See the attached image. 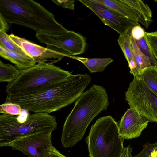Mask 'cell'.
Here are the masks:
<instances>
[{"label":"cell","mask_w":157,"mask_h":157,"mask_svg":"<svg viewBox=\"0 0 157 157\" xmlns=\"http://www.w3.org/2000/svg\"><path fill=\"white\" fill-rule=\"evenodd\" d=\"M91 79V76L86 73L71 74L66 80L35 94L23 96L7 95L5 102L18 104L28 111L49 114L78 99Z\"/></svg>","instance_id":"cell-1"},{"label":"cell","mask_w":157,"mask_h":157,"mask_svg":"<svg viewBox=\"0 0 157 157\" xmlns=\"http://www.w3.org/2000/svg\"><path fill=\"white\" fill-rule=\"evenodd\" d=\"M109 104L108 95L103 87L94 85L84 92L67 116L62 128L61 141L65 148L73 147L83 139L93 119Z\"/></svg>","instance_id":"cell-2"},{"label":"cell","mask_w":157,"mask_h":157,"mask_svg":"<svg viewBox=\"0 0 157 157\" xmlns=\"http://www.w3.org/2000/svg\"><path fill=\"white\" fill-rule=\"evenodd\" d=\"M0 14L8 24L29 28L36 33L60 34L68 31L53 14L32 0H0Z\"/></svg>","instance_id":"cell-3"},{"label":"cell","mask_w":157,"mask_h":157,"mask_svg":"<svg viewBox=\"0 0 157 157\" xmlns=\"http://www.w3.org/2000/svg\"><path fill=\"white\" fill-rule=\"evenodd\" d=\"M71 74L53 64H37L21 71L18 77L6 86L7 95L35 94L67 79Z\"/></svg>","instance_id":"cell-4"},{"label":"cell","mask_w":157,"mask_h":157,"mask_svg":"<svg viewBox=\"0 0 157 157\" xmlns=\"http://www.w3.org/2000/svg\"><path fill=\"white\" fill-rule=\"evenodd\" d=\"M118 124L111 116L97 119L86 138L90 157H120L124 147Z\"/></svg>","instance_id":"cell-5"},{"label":"cell","mask_w":157,"mask_h":157,"mask_svg":"<svg viewBox=\"0 0 157 157\" xmlns=\"http://www.w3.org/2000/svg\"><path fill=\"white\" fill-rule=\"evenodd\" d=\"M55 117L45 113H34L28 116L24 123L17 116L5 114L0 115V146L11 147L15 140L25 136L43 132H52L57 128Z\"/></svg>","instance_id":"cell-6"},{"label":"cell","mask_w":157,"mask_h":157,"mask_svg":"<svg viewBox=\"0 0 157 157\" xmlns=\"http://www.w3.org/2000/svg\"><path fill=\"white\" fill-rule=\"evenodd\" d=\"M130 108L157 123V95L138 77H134L125 93Z\"/></svg>","instance_id":"cell-7"},{"label":"cell","mask_w":157,"mask_h":157,"mask_svg":"<svg viewBox=\"0 0 157 157\" xmlns=\"http://www.w3.org/2000/svg\"><path fill=\"white\" fill-rule=\"evenodd\" d=\"M39 41L45 44L46 48L63 54L66 56L83 53L86 42L84 37L73 31L60 34L36 33Z\"/></svg>","instance_id":"cell-8"},{"label":"cell","mask_w":157,"mask_h":157,"mask_svg":"<svg viewBox=\"0 0 157 157\" xmlns=\"http://www.w3.org/2000/svg\"><path fill=\"white\" fill-rule=\"evenodd\" d=\"M90 9L105 25L115 30L120 35L125 34L138 24L124 17L97 0L79 1Z\"/></svg>","instance_id":"cell-9"},{"label":"cell","mask_w":157,"mask_h":157,"mask_svg":"<svg viewBox=\"0 0 157 157\" xmlns=\"http://www.w3.org/2000/svg\"><path fill=\"white\" fill-rule=\"evenodd\" d=\"M52 132H43L24 136L15 141L11 147L30 157H50L53 147Z\"/></svg>","instance_id":"cell-10"},{"label":"cell","mask_w":157,"mask_h":157,"mask_svg":"<svg viewBox=\"0 0 157 157\" xmlns=\"http://www.w3.org/2000/svg\"><path fill=\"white\" fill-rule=\"evenodd\" d=\"M9 35L12 40L27 56L32 58L38 64H53L66 56L63 54L39 45L13 34Z\"/></svg>","instance_id":"cell-11"},{"label":"cell","mask_w":157,"mask_h":157,"mask_svg":"<svg viewBox=\"0 0 157 157\" xmlns=\"http://www.w3.org/2000/svg\"><path fill=\"white\" fill-rule=\"evenodd\" d=\"M149 122L145 117L130 108L122 116L118 124L120 133L124 140L138 137Z\"/></svg>","instance_id":"cell-12"},{"label":"cell","mask_w":157,"mask_h":157,"mask_svg":"<svg viewBox=\"0 0 157 157\" xmlns=\"http://www.w3.org/2000/svg\"><path fill=\"white\" fill-rule=\"evenodd\" d=\"M0 56L14 64L21 71L36 65V62L31 57L9 51L0 44Z\"/></svg>","instance_id":"cell-13"},{"label":"cell","mask_w":157,"mask_h":157,"mask_svg":"<svg viewBox=\"0 0 157 157\" xmlns=\"http://www.w3.org/2000/svg\"><path fill=\"white\" fill-rule=\"evenodd\" d=\"M97 0L126 18L133 21L140 22V17L135 10L122 0Z\"/></svg>","instance_id":"cell-14"},{"label":"cell","mask_w":157,"mask_h":157,"mask_svg":"<svg viewBox=\"0 0 157 157\" xmlns=\"http://www.w3.org/2000/svg\"><path fill=\"white\" fill-rule=\"evenodd\" d=\"M131 7L138 15L140 22L147 29L152 21V11L148 6L140 0H122Z\"/></svg>","instance_id":"cell-15"},{"label":"cell","mask_w":157,"mask_h":157,"mask_svg":"<svg viewBox=\"0 0 157 157\" xmlns=\"http://www.w3.org/2000/svg\"><path fill=\"white\" fill-rule=\"evenodd\" d=\"M118 42L127 60L130 69V72L136 77V68L134 51L131 44L129 32L120 35Z\"/></svg>","instance_id":"cell-16"},{"label":"cell","mask_w":157,"mask_h":157,"mask_svg":"<svg viewBox=\"0 0 157 157\" xmlns=\"http://www.w3.org/2000/svg\"><path fill=\"white\" fill-rule=\"evenodd\" d=\"M82 62L91 73L103 72L107 66L113 60L111 58H75Z\"/></svg>","instance_id":"cell-17"},{"label":"cell","mask_w":157,"mask_h":157,"mask_svg":"<svg viewBox=\"0 0 157 157\" xmlns=\"http://www.w3.org/2000/svg\"><path fill=\"white\" fill-rule=\"evenodd\" d=\"M130 38L134 54L136 68V77H139L142 71L147 68L153 66L150 59L140 50L135 40L131 36L130 34Z\"/></svg>","instance_id":"cell-18"},{"label":"cell","mask_w":157,"mask_h":157,"mask_svg":"<svg viewBox=\"0 0 157 157\" xmlns=\"http://www.w3.org/2000/svg\"><path fill=\"white\" fill-rule=\"evenodd\" d=\"M138 77L157 95V66H151L144 69Z\"/></svg>","instance_id":"cell-19"},{"label":"cell","mask_w":157,"mask_h":157,"mask_svg":"<svg viewBox=\"0 0 157 157\" xmlns=\"http://www.w3.org/2000/svg\"><path fill=\"white\" fill-rule=\"evenodd\" d=\"M21 71L16 67L0 61V82L10 83L19 76Z\"/></svg>","instance_id":"cell-20"},{"label":"cell","mask_w":157,"mask_h":157,"mask_svg":"<svg viewBox=\"0 0 157 157\" xmlns=\"http://www.w3.org/2000/svg\"><path fill=\"white\" fill-rule=\"evenodd\" d=\"M0 44L7 50L23 55L27 56L24 51L3 31H0Z\"/></svg>","instance_id":"cell-21"},{"label":"cell","mask_w":157,"mask_h":157,"mask_svg":"<svg viewBox=\"0 0 157 157\" xmlns=\"http://www.w3.org/2000/svg\"><path fill=\"white\" fill-rule=\"evenodd\" d=\"M135 40L140 50L150 59L152 66H157V61L145 40L144 36L139 40Z\"/></svg>","instance_id":"cell-22"},{"label":"cell","mask_w":157,"mask_h":157,"mask_svg":"<svg viewBox=\"0 0 157 157\" xmlns=\"http://www.w3.org/2000/svg\"><path fill=\"white\" fill-rule=\"evenodd\" d=\"M22 108L19 105L10 102H5L0 105V112L11 115H20Z\"/></svg>","instance_id":"cell-23"},{"label":"cell","mask_w":157,"mask_h":157,"mask_svg":"<svg viewBox=\"0 0 157 157\" xmlns=\"http://www.w3.org/2000/svg\"><path fill=\"white\" fill-rule=\"evenodd\" d=\"M144 37L157 62V31L145 32Z\"/></svg>","instance_id":"cell-24"},{"label":"cell","mask_w":157,"mask_h":157,"mask_svg":"<svg viewBox=\"0 0 157 157\" xmlns=\"http://www.w3.org/2000/svg\"><path fill=\"white\" fill-rule=\"evenodd\" d=\"M143 147L140 152L143 157H157V143L152 144L147 143Z\"/></svg>","instance_id":"cell-25"},{"label":"cell","mask_w":157,"mask_h":157,"mask_svg":"<svg viewBox=\"0 0 157 157\" xmlns=\"http://www.w3.org/2000/svg\"><path fill=\"white\" fill-rule=\"evenodd\" d=\"M145 33L144 29L138 24L131 29L130 34L135 40H138L144 36Z\"/></svg>","instance_id":"cell-26"},{"label":"cell","mask_w":157,"mask_h":157,"mask_svg":"<svg viewBox=\"0 0 157 157\" xmlns=\"http://www.w3.org/2000/svg\"><path fill=\"white\" fill-rule=\"evenodd\" d=\"M52 1L59 6L72 10H74L75 0H52Z\"/></svg>","instance_id":"cell-27"},{"label":"cell","mask_w":157,"mask_h":157,"mask_svg":"<svg viewBox=\"0 0 157 157\" xmlns=\"http://www.w3.org/2000/svg\"><path fill=\"white\" fill-rule=\"evenodd\" d=\"M3 16L0 14V31L6 32L9 29V25Z\"/></svg>","instance_id":"cell-28"},{"label":"cell","mask_w":157,"mask_h":157,"mask_svg":"<svg viewBox=\"0 0 157 157\" xmlns=\"http://www.w3.org/2000/svg\"><path fill=\"white\" fill-rule=\"evenodd\" d=\"M27 111L22 109L21 114L17 116L18 121L20 123L24 122L27 119L29 114Z\"/></svg>","instance_id":"cell-29"},{"label":"cell","mask_w":157,"mask_h":157,"mask_svg":"<svg viewBox=\"0 0 157 157\" xmlns=\"http://www.w3.org/2000/svg\"><path fill=\"white\" fill-rule=\"evenodd\" d=\"M132 149L130 145L124 147L120 157H133L132 155Z\"/></svg>","instance_id":"cell-30"}]
</instances>
